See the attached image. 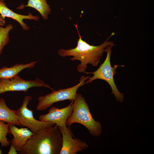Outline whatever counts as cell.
Returning <instances> with one entry per match:
<instances>
[{
  "label": "cell",
  "mask_w": 154,
  "mask_h": 154,
  "mask_svg": "<svg viewBox=\"0 0 154 154\" xmlns=\"http://www.w3.org/2000/svg\"><path fill=\"white\" fill-rule=\"evenodd\" d=\"M79 36L76 46L74 48L65 50L61 49L58 50V54L62 57L72 56L70 58L72 61L78 60L80 63L77 66L78 71L80 73L84 72L86 69L87 65L90 64L93 66H97L100 62V59L106 48L108 46H114L111 41H108L111 37L114 35L113 32L107 39L102 44L98 46L90 45L82 39L78 31L77 25H74Z\"/></svg>",
  "instance_id": "obj_1"
},
{
  "label": "cell",
  "mask_w": 154,
  "mask_h": 154,
  "mask_svg": "<svg viewBox=\"0 0 154 154\" xmlns=\"http://www.w3.org/2000/svg\"><path fill=\"white\" fill-rule=\"evenodd\" d=\"M61 132L56 125L34 133L29 139L21 154H60L62 146Z\"/></svg>",
  "instance_id": "obj_2"
},
{
  "label": "cell",
  "mask_w": 154,
  "mask_h": 154,
  "mask_svg": "<svg viewBox=\"0 0 154 154\" xmlns=\"http://www.w3.org/2000/svg\"><path fill=\"white\" fill-rule=\"evenodd\" d=\"M72 107V112L66 121V126L79 123L85 126L91 135L94 137L100 135L102 131L101 125L93 117L88 104L81 94H77Z\"/></svg>",
  "instance_id": "obj_3"
},
{
  "label": "cell",
  "mask_w": 154,
  "mask_h": 154,
  "mask_svg": "<svg viewBox=\"0 0 154 154\" xmlns=\"http://www.w3.org/2000/svg\"><path fill=\"white\" fill-rule=\"evenodd\" d=\"M114 46L110 45L106 48L105 52L107 53L106 58L103 62L96 71L92 72L84 71V73L87 74H92L93 76L88 78V80L85 82V84L91 83L96 79H100L107 82L110 86L112 94H114L117 101L122 102L124 99V95L118 90L115 83L114 76L117 73L116 70L117 67L121 66L115 65L112 66L110 61V56L112 48Z\"/></svg>",
  "instance_id": "obj_4"
},
{
  "label": "cell",
  "mask_w": 154,
  "mask_h": 154,
  "mask_svg": "<svg viewBox=\"0 0 154 154\" xmlns=\"http://www.w3.org/2000/svg\"><path fill=\"white\" fill-rule=\"evenodd\" d=\"M89 76H82L79 80V83L73 86L65 89H60L53 90L44 96H41L38 98V103L36 107L38 111L45 110L49 108L54 103L66 100L74 102L76 98L78 89L84 85L85 81Z\"/></svg>",
  "instance_id": "obj_5"
},
{
  "label": "cell",
  "mask_w": 154,
  "mask_h": 154,
  "mask_svg": "<svg viewBox=\"0 0 154 154\" xmlns=\"http://www.w3.org/2000/svg\"><path fill=\"white\" fill-rule=\"evenodd\" d=\"M32 99V97L30 96H25L22 106L18 109L15 110L18 116L20 125L26 127L35 133L44 128L55 125L51 122L38 120L34 118L33 110L27 107L30 101Z\"/></svg>",
  "instance_id": "obj_6"
},
{
  "label": "cell",
  "mask_w": 154,
  "mask_h": 154,
  "mask_svg": "<svg viewBox=\"0 0 154 154\" xmlns=\"http://www.w3.org/2000/svg\"><path fill=\"white\" fill-rule=\"evenodd\" d=\"M37 87H45L54 90L48 84L38 78L27 80L17 75L9 79L0 78V94L10 91L27 92L31 88Z\"/></svg>",
  "instance_id": "obj_7"
},
{
  "label": "cell",
  "mask_w": 154,
  "mask_h": 154,
  "mask_svg": "<svg viewBox=\"0 0 154 154\" xmlns=\"http://www.w3.org/2000/svg\"><path fill=\"white\" fill-rule=\"evenodd\" d=\"M59 128L62 137V146L60 154H76L88 147V145L86 142L74 138L70 126H66Z\"/></svg>",
  "instance_id": "obj_8"
},
{
  "label": "cell",
  "mask_w": 154,
  "mask_h": 154,
  "mask_svg": "<svg viewBox=\"0 0 154 154\" xmlns=\"http://www.w3.org/2000/svg\"><path fill=\"white\" fill-rule=\"evenodd\" d=\"M73 102H71L69 105L61 108L52 107L48 113L40 116L39 117L40 120L53 123L59 128L66 126V121L72 112Z\"/></svg>",
  "instance_id": "obj_9"
},
{
  "label": "cell",
  "mask_w": 154,
  "mask_h": 154,
  "mask_svg": "<svg viewBox=\"0 0 154 154\" xmlns=\"http://www.w3.org/2000/svg\"><path fill=\"white\" fill-rule=\"evenodd\" d=\"M15 125H9L8 133L13 137L11 140V144L15 146L17 151L20 152L34 133L27 128H19Z\"/></svg>",
  "instance_id": "obj_10"
},
{
  "label": "cell",
  "mask_w": 154,
  "mask_h": 154,
  "mask_svg": "<svg viewBox=\"0 0 154 154\" xmlns=\"http://www.w3.org/2000/svg\"><path fill=\"white\" fill-rule=\"evenodd\" d=\"M0 14L5 19V17L11 18L16 20L20 24L22 29L25 31H28L30 27L23 21L24 19L38 21L39 17L38 16H34L31 13L27 15H24L16 13L7 7L4 0H0Z\"/></svg>",
  "instance_id": "obj_11"
},
{
  "label": "cell",
  "mask_w": 154,
  "mask_h": 154,
  "mask_svg": "<svg viewBox=\"0 0 154 154\" xmlns=\"http://www.w3.org/2000/svg\"><path fill=\"white\" fill-rule=\"evenodd\" d=\"M0 121L6 122L9 125L20 126L15 110L10 109L2 98L0 99Z\"/></svg>",
  "instance_id": "obj_12"
},
{
  "label": "cell",
  "mask_w": 154,
  "mask_h": 154,
  "mask_svg": "<svg viewBox=\"0 0 154 154\" xmlns=\"http://www.w3.org/2000/svg\"><path fill=\"white\" fill-rule=\"evenodd\" d=\"M37 62H32L26 64H18L12 67L4 66L0 69V78L9 79L17 75L23 70L26 68H33Z\"/></svg>",
  "instance_id": "obj_13"
},
{
  "label": "cell",
  "mask_w": 154,
  "mask_h": 154,
  "mask_svg": "<svg viewBox=\"0 0 154 154\" xmlns=\"http://www.w3.org/2000/svg\"><path fill=\"white\" fill-rule=\"evenodd\" d=\"M25 7H29L37 10L41 15L43 19L47 20L48 15L50 13L51 9L46 0H29L27 5H20L17 9H22Z\"/></svg>",
  "instance_id": "obj_14"
},
{
  "label": "cell",
  "mask_w": 154,
  "mask_h": 154,
  "mask_svg": "<svg viewBox=\"0 0 154 154\" xmlns=\"http://www.w3.org/2000/svg\"><path fill=\"white\" fill-rule=\"evenodd\" d=\"M13 29V26L9 24L5 27L0 26V55L5 46L9 41V33Z\"/></svg>",
  "instance_id": "obj_15"
},
{
  "label": "cell",
  "mask_w": 154,
  "mask_h": 154,
  "mask_svg": "<svg viewBox=\"0 0 154 154\" xmlns=\"http://www.w3.org/2000/svg\"><path fill=\"white\" fill-rule=\"evenodd\" d=\"M9 124L0 121V143L2 147H7L10 144L7 135L8 132Z\"/></svg>",
  "instance_id": "obj_16"
},
{
  "label": "cell",
  "mask_w": 154,
  "mask_h": 154,
  "mask_svg": "<svg viewBox=\"0 0 154 154\" xmlns=\"http://www.w3.org/2000/svg\"><path fill=\"white\" fill-rule=\"evenodd\" d=\"M7 153L8 154H17L15 147L13 144H11L10 149Z\"/></svg>",
  "instance_id": "obj_17"
},
{
  "label": "cell",
  "mask_w": 154,
  "mask_h": 154,
  "mask_svg": "<svg viewBox=\"0 0 154 154\" xmlns=\"http://www.w3.org/2000/svg\"><path fill=\"white\" fill-rule=\"evenodd\" d=\"M5 24V19L3 18L0 14V26H3Z\"/></svg>",
  "instance_id": "obj_18"
},
{
  "label": "cell",
  "mask_w": 154,
  "mask_h": 154,
  "mask_svg": "<svg viewBox=\"0 0 154 154\" xmlns=\"http://www.w3.org/2000/svg\"><path fill=\"white\" fill-rule=\"evenodd\" d=\"M1 153V151L0 150V154Z\"/></svg>",
  "instance_id": "obj_19"
}]
</instances>
